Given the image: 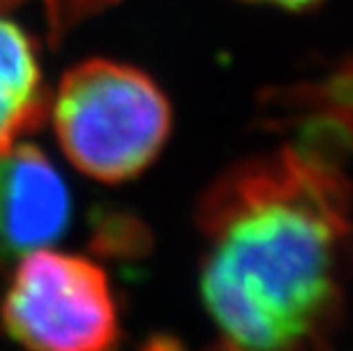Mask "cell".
I'll use <instances>...</instances> for the list:
<instances>
[{
    "label": "cell",
    "instance_id": "cell-1",
    "mask_svg": "<svg viewBox=\"0 0 353 351\" xmlns=\"http://www.w3.org/2000/svg\"><path fill=\"white\" fill-rule=\"evenodd\" d=\"M201 299L232 349L328 345L353 272L351 185L337 155L296 141L228 169L199 205Z\"/></svg>",
    "mask_w": 353,
    "mask_h": 351
},
{
    "label": "cell",
    "instance_id": "cell-2",
    "mask_svg": "<svg viewBox=\"0 0 353 351\" xmlns=\"http://www.w3.org/2000/svg\"><path fill=\"white\" fill-rule=\"evenodd\" d=\"M52 126L66 158L103 183L139 176L171 135V106L151 76L130 64L87 59L64 73Z\"/></svg>",
    "mask_w": 353,
    "mask_h": 351
},
{
    "label": "cell",
    "instance_id": "cell-3",
    "mask_svg": "<svg viewBox=\"0 0 353 351\" xmlns=\"http://www.w3.org/2000/svg\"><path fill=\"white\" fill-rule=\"evenodd\" d=\"M12 340L46 351H101L119 342V308L108 274L76 253L30 251L0 303Z\"/></svg>",
    "mask_w": 353,
    "mask_h": 351
},
{
    "label": "cell",
    "instance_id": "cell-4",
    "mask_svg": "<svg viewBox=\"0 0 353 351\" xmlns=\"http://www.w3.org/2000/svg\"><path fill=\"white\" fill-rule=\"evenodd\" d=\"M71 192L41 148L0 155V265L57 242L71 221Z\"/></svg>",
    "mask_w": 353,
    "mask_h": 351
},
{
    "label": "cell",
    "instance_id": "cell-5",
    "mask_svg": "<svg viewBox=\"0 0 353 351\" xmlns=\"http://www.w3.org/2000/svg\"><path fill=\"white\" fill-rule=\"evenodd\" d=\"M46 110L48 96L34 43L23 28L0 17V155L39 128Z\"/></svg>",
    "mask_w": 353,
    "mask_h": 351
},
{
    "label": "cell",
    "instance_id": "cell-6",
    "mask_svg": "<svg viewBox=\"0 0 353 351\" xmlns=\"http://www.w3.org/2000/svg\"><path fill=\"white\" fill-rule=\"evenodd\" d=\"M246 3H255V5H274V7H281V10L301 12V10H307V7H314V5L326 3V0H246Z\"/></svg>",
    "mask_w": 353,
    "mask_h": 351
}]
</instances>
